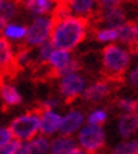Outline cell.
<instances>
[{
  "label": "cell",
  "instance_id": "6da1fadb",
  "mask_svg": "<svg viewBox=\"0 0 138 154\" xmlns=\"http://www.w3.org/2000/svg\"><path fill=\"white\" fill-rule=\"evenodd\" d=\"M88 21L83 17H66L54 23L52 42L59 50H72L86 35Z\"/></svg>",
  "mask_w": 138,
  "mask_h": 154
},
{
  "label": "cell",
  "instance_id": "7a4b0ae2",
  "mask_svg": "<svg viewBox=\"0 0 138 154\" xmlns=\"http://www.w3.org/2000/svg\"><path fill=\"white\" fill-rule=\"evenodd\" d=\"M128 64L130 55L123 48L110 44L103 50V66H104L106 74L110 78L121 76L124 74V71L127 69Z\"/></svg>",
  "mask_w": 138,
  "mask_h": 154
},
{
  "label": "cell",
  "instance_id": "3957f363",
  "mask_svg": "<svg viewBox=\"0 0 138 154\" xmlns=\"http://www.w3.org/2000/svg\"><path fill=\"white\" fill-rule=\"evenodd\" d=\"M40 127H41L40 115H35L32 112L16 117L11 122V125H10V129L13 131L14 137L20 139V140H30V139H32Z\"/></svg>",
  "mask_w": 138,
  "mask_h": 154
},
{
  "label": "cell",
  "instance_id": "277c9868",
  "mask_svg": "<svg viewBox=\"0 0 138 154\" xmlns=\"http://www.w3.org/2000/svg\"><path fill=\"white\" fill-rule=\"evenodd\" d=\"M54 31V21L52 19H37L27 28L26 40L30 45H41L46 41L50 34Z\"/></svg>",
  "mask_w": 138,
  "mask_h": 154
},
{
  "label": "cell",
  "instance_id": "5b68a950",
  "mask_svg": "<svg viewBox=\"0 0 138 154\" xmlns=\"http://www.w3.org/2000/svg\"><path fill=\"white\" fill-rule=\"evenodd\" d=\"M79 143L88 151H94L104 143V131L99 125L85 126L79 133Z\"/></svg>",
  "mask_w": 138,
  "mask_h": 154
},
{
  "label": "cell",
  "instance_id": "8992f818",
  "mask_svg": "<svg viewBox=\"0 0 138 154\" xmlns=\"http://www.w3.org/2000/svg\"><path fill=\"white\" fill-rule=\"evenodd\" d=\"M85 79L82 76H79L78 74H70L66 75L62 78L61 81V94L64 95L65 98L70 100V99H75L79 94H83L85 91Z\"/></svg>",
  "mask_w": 138,
  "mask_h": 154
},
{
  "label": "cell",
  "instance_id": "52a82bcc",
  "mask_svg": "<svg viewBox=\"0 0 138 154\" xmlns=\"http://www.w3.org/2000/svg\"><path fill=\"white\" fill-rule=\"evenodd\" d=\"M0 62H2V72L3 75L14 74L17 69V60L14 58L13 51H11V45L4 37L0 40Z\"/></svg>",
  "mask_w": 138,
  "mask_h": 154
},
{
  "label": "cell",
  "instance_id": "ba28073f",
  "mask_svg": "<svg viewBox=\"0 0 138 154\" xmlns=\"http://www.w3.org/2000/svg\"><path fill=\"white\" fill-rule=\"evenodd\" d=\"M82 122H83L82 113L78 112V110L70 112L69 115H66V116L62 119V125H61V127H59L61 134L69 136V134H72V133H75V131L80 127Z\"/></svg>",
  "mask_w": 138,
  "mask_h": 154
},
{
  "label": "cell",
  "instance_id": "9c48e42d",
  "mask_svg": "<svg viewBox=\"0 0 138 154\" xmlns=\"http://www.w3.org/2000/svg\"><path fill=\"white\" fill-rule=\"evenodd\" d=\"M62 119L64 117H61L58 113L46 110L42 115L40 130L42 131V134H51V133H54L55 130H59L61 125H62Z\"/></svg>",
  "mask_w": 138,
  "mask_h": 154
},
{
  "label": "cell",
  "instance_id": "30bf717a",
  "mask_svg": "<svg viewBox=\"0 0 138 154\" xmlns=\"http://www.w3.org/2000/svg\"><path fill=\"white\" fill-rule=\"evenodd\" d=\"M110 94V86L106 84V82H96L94 85L92 86H89L83 91V99H86V100H90V102H97V100H100L103 99L104 96Z\"/></svg>",
  "mask_w": 138,
  "mask_h": 154
},
{
  "label": "cell",
  "instance_id": "8fae6325",
  "mask_svg": "<svg viewBox=\"0 0 138 154\" xmlns=\"http://www.w3.org/2000/svg\"><path fill=\"white\" fill-rule=\"evenodd\" d=\"M103 20L110 28H117L125 23V14L118 6H113L106 9L103 14Z\"/></svg>",
  "mask_w": 138,
  "mask_h": 154
},
{
  "label": "cell",
  "instance_id": "7c38bea8",
  "mask_svg": "<svg viewBox=\"0 0 138 154\" xmlns=\"http://www.w3.org/2000/svg\"><path fill=\"white\" fill-rule=\"evenodd\" d=\"M138 129V115L130 112L120 119L118 130L123 137H128Z\"/></svg>",
  "mask_w": 138,
  "mask_h": 154
},
{
  "label": "cell",
  "instance_id": "4fadbf2b",
  "mask_svg": "<svg viewBox=\"0 0 138 154\" xmlns=\"http://www.w3.org/2000/svg\"><path fill=\"white\" fill-rule=\"evenodd\" d=\"M76 149V144L69 137H58L51 143L52 154H70Z\"/></svg>",
  "mask_w": 138,
  "mask_h": 154
},
{
  "label": "cell",
  "instance_id": "5bb4252c",
  "mask_svg": "<svg viewBox=\"0 0 138 154\" xmlns=\"http://www.w3.org/2000/svg\"><path fill=\"white\" fill-rule=\"evenodd\" d=\"M118 40L124 44L134 45V41L137 40V27L133 21L124 23L118 27Z\"/></svg>",
  "mask_w": 138,
  "mask_h": 154
},
{
  "label": "cell",
  "instance_id": "9a60e30c",
  "mask_svg": "<svg viewBox=\"0 0 138 154\" xmlns=\"http://www.w3.org/2000/svg\"><path fill=\"white\" fill-rule=\"evenodd\" d=\"M2 99H3L6 106H16L21 102V96L16 91V88L7 84L2 85Z\"/></svg>",
  "mask_w": 138,
  "mask_h": 154
},
{
  "label": "cell",
  "instance_id": "2e32d148",
  "mask_svg": "<svg viewBox=\"0 0 138 154\" xmlns=\"http://www.w3.org/2000/svg\"><path fill=\"white\" fill-rule=\"evenodd\" d=\"M51 6H52L51 0H27V3H26L27 10L35 16L48 13L51 10Z\"/></svg>",
  "mask_w": 138,
  "mask_h": 154
},
{
  "label": "cell",
  "instance_id": "e0dca14e",
  "mask_svg": "<svg viewBox=\"0 0 138 154\" xmlns=\"http://www.w3.org/2000/svg\"><path fill=\"white\" fill-rule=\"evenodd\" d=\"M69 61H70V57H69L68 50H59L58 48V50H55V51L52 52V55H51L48 62L56 71V69H61L62 66H65Z\"/></svg>",
  "mask_w": 138,
  "mask_h": 154
},
{
  "label": "cell",
  "instance_id": "ac0fdd59",
  "mask_svg": "<svg viewBox=\"0 0 138 154\" xmlns=\"http://www.w3.org/2000/svg\"><path fill=\"white\" fill-rule=\"evenodd\" d=\"M16 13V5L11 0H2L0 3V23H2V27L4 28V26H7V21H9L11 17Z\"/></svg>",
  "mask_w": 138,
  "mask_h": 154
},
{
  "label": "cell",
  "instance_id": "d6986e66",
  "mask_svg": "<svg viewBox=\"0 0 138 154\" xmlns=\"http://www.w3.org/2000/svg\"><path fill=\"white\" fill-rule=\"evenodd\" d=\"M50 150V141L45 137H38L28 146V154H45Z\"/></svg>",
  "mask_w": 138,
  "mask_h": 154
},
{
  "label": "cell",
  "instance_id": "ffe728a7",
  "mask_svg": "<svg viewBox=\"0 0 138 154\" xmlns=\"http://www.w3.org/2000/svg\"><path fill=\"white\" fill-rule=\"evenodd\" d=\"M96 0H74L70 3V9L78 14H88L94 7Z\"/></svg>",
  "mask_w": 138,
  "mask_h": 154
},
{
  "label": "cell",
  "instance_id": "44dd1931",
  "mask_svg": "<svg viewBox=\"0 0 138 154\" xmlns=\"http://www.w3.org/2000/svg\"><path fill=\"white\" fill-rule=\"evenodd\" d=\"M4 35L9 38L19 40L27 35V28L23 26H16V24H7L4 27Z\"/></svg>",
  "mask_w": 138,
  "mask_h": 154
},
{
  "label": "cell",
  "instance_id": "7402d4cb",
  "mask_svg": "<svg viewBox=\"0 0 138 154\" xmlns=\"http://www.w3.org/2000/svg\"><path fill=\"white\" fill-rule=\"evenodd\" d=\"M113 154H138V139L118 144L114 149Z\"/></svg>",
  "mask_w": 138,
  "mask_h": 154
},
{
  "label": "cell",
  "instance_id": "603a6c76",
  "mask_svg": "<svg viewBox=\"0 0 138 154\" xmlns=\"http://www.w3.org/2000/svg\"><path fill=\"white\" fill-rule=\"evenodd\" d=\"M79 69V62L78 61H69L68 64L65 66H62L61 69H54L52 72V76H66V75H70V74H75L76 71Z\"/></svg>",
  "mask_w": 138,
  "mask_h": 154
},
{
  "label": "cell",
  "instance_id": "cb8c5ba5",
  "mask_svg": "<svg viewBox=\"0 0 138 154\" xmlns=\"http://www.w3.org/2000/svg\"><path fill=\"white\" fill-rule=\"evenodd\" d=\"M97 40H99V41H113V40H118V27L100 30V31L97 33Z\"/></svg>",
  "mask_w": 138,
  "mask_h": 154
},
{
  "label": "cell",
  "instance_id": "d4e9b609",
  "mask_svg": "<svg viewBox=\"0 0 138 154\" xmlns=\"http://www.w3.org/2000/svg\"><path fill=\"white\" fill-rule=\"evenodd\" d=\"M54 42L52 41H45L41 44V48H40V61L41 62H45V61H50L51 55H52V52H54Z\"/></svg>",
  "mask_w": 138,
  "mask_h": 154
},
{
  "label": "cell",
  "instance_id": "484cf974",
  "mask_svg": "<svg viewBox=\"0 0 138 154\" xmlns=\"http://www.w3.org/2000/svg\"><path fill=\"white\" fill-rule=\"evenodd\" d=\"M106 117H107V115L104 110H94L89 116V123L90 125H101L103 122L106 120Z\"/></svg>",
  "mask_w": 138,
  "mask_h": 154
},
{
  "label": "cell",
  "instance_id": "4316f807",
  "mask_svg": "<svg viewBox=\"0 0 138 154\" xmlns=\"http://www.w3.org/2000/svg\"><path fill=\"white\" fill-rule=\"evenodd\" d=\"M20 146H21L20 139L11 140L10 143H7L6 146H2V153H0V154H16V151L19 150Z\"/></svg>",
  "mask_w": 138,
  "mask_h": 154
},
{
  "label": "cell",
  "instance_id": "83f0119b",
  "mask_svg": "<svg viewBox=\"0 0 138 154\" xmlns=\"http://www.w3.org/2000/svg\"><path fill=\"white\" fill-rule=\"evenodd\" d=\"M13 131L11 129H7V127H2V130H0V146H6L7 143L11 141V137H13Z\"/></svg>",
  "mask_w": 138,
  "mask_h": 154
},
{
  "label": "cell",
  "instance_id": "f1b7e54d",
  "mask_svg": "<svg viewBox=\"0 0 138 154\" xmlns=\"http://www.w3.org/2000/svg\"><path fill=\"white\" fill-rule=\"evenodd\" d=\"M118 106L123 107L124 110L133 112V110H137L138 102H137V100H131V99H121V100L118 102Z\"/></svg>",
  "mask_w": 138,
  "mask_h": 154
},
{
  "label": "cell",
  "instance_id": "f546056e",
  "mask_svg": "<svg viewBox=\"0 0 138 154\" xmlns=\"http://www.w3.org/2000/svg\"><path fill=\"white\" fill-rule=\"evenodd\" d=\"M130 82H131L134 86H137L138 88V66L131 72V74H130Z\"/></svg>",
  "mask_w": 138,
  "mask_h": 154
},
{
  "label": "cell",
  "instance_id": "4dcf8cb0",
  "mask_svg": "<svg viewBox=\"0 0 138 154\" xmlns=\"http://www.w3.org/2000/svg\"><path fill=\"white\" fill-rule=\"evenodd\" d=\"M28 146H30V143H21L16 154H28Z\"/></svg>",
  "mask_w": 138,
  "mask_h": 154
},
{
  "label": "cell",
  "instance_id": "1f68e13d",
  "mask_svg": "<svg viewBox=\"0 0 138 154\" xmlns=\"http://www.w3.org/2000/svg\"><path fill=\"white\" fill-rule=\"evenodd\" d=\"M70 154H89L88 151H85V150H80V149H75L74 151H72V153Z\"/></svg>",
  "mask_w": 138,
  "mask_h": 154
},
{
  "label": "cell",
  "instance_id": "d6a6232c",
  "mask_svg": "<svg viewBox=\"0 0 138 154\" xmlns=\"http://www.w3.org/2000/svg\"><path fill=\"white\" fill-rule=\"evenodd\" d=\"M58 2H59V3H66V5H70L74 0H58Z\"/></svg>",
  "mask_w": 138,
  "mask_h": 154
},
{
  "label": "cell",
  "instance_id": "836d02e7",
  "mask_svg": "<svg viewBox=\"0 0 138 154\" xmlns=\"http://www.w3.org/2000/svg\"><path fill=\"white\" fill-rule=\"evenodd\" d=\"M14 2H16V3H19V5H21V3L26 5V3H27V0H14Z\"/></svg>",
  "mask_w": 138,
  "mask_h": 154
},
{
  "label": "cell",
  "instance_id": "e575fe53",
  "mask_svg": "<svg viewBox=\"0 0 138 154\" xmlns=\"http://www.w3.org/2000/svg\"><path fill=\"white\" fill-rule=\"evenodd\" d=\"M137 40H138V26H137Z\"/></svg>",
  "mask_w": 138,
  "mask_h": 154
},
{
  "label": "cell",
  "instance_id": "d590c367",
  "mask_svg": "<svg viewBox=\"0 0 138 154\" xmlns=\"http://www.w3.org/2000/svg\"><path fill=\"white\" fill-rule=\"evenodd\" d=\"M137 115H138V113H137Z\"/></svg>",
  "mask_w": 138,
  "mask_h": 154
}]
</instances>
